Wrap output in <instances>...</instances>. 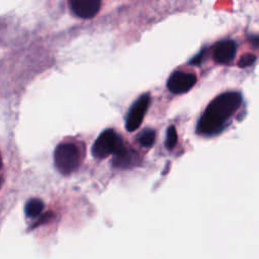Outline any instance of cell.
Masks as SVG:
<instances>
[{
  "mask_svg": "<svg viewBox=\"0 0 259 259\" xmlns=\"http://www.w3.org/2000/svg\"><path fill=\"white\" fill-rule=\"evenodd\" d=\"M255 61H256V57H255L254 55L246 54V55L242 56V58L239 60L238 65H239V67H241V68H246V67L251 66Z\"/></svg>",
  "mask_w": 259,
  "mask_h": 259,
  "instance_id": "7c38bea8",
  "label": "cell"
},
{
  "mask_svg": "<svg viewBox=\"0 0 259 259\" xmlns=\"http://www.w3.org/2000/svg\"><path fill=\"white\" fill-rule=\"evenodd\" d=\"M177 143V133H176V128L173 125H170L167 130V135H166V142L165 145L167 147V149L171 150L175 147Z\"/></svg>",
  "mask_w": 259,
  "mask_h": 259,
  "instance_id": "8fae6325",
  "label": "cell"
},
{
  "mask_svg": "<svg viewBox=\"0 0 259 259\" xmlns=\"http://www.w3.org/2000/svg\"><path fill=\"white\" fill-rule=\"evenodd\" d=\"M155 138H156V134L153 130H145L140 134L138 140L143 147L150 148L153 146L155 142Z\"/></svg>",
  "mask_w": 259,
  "mask_h": 259,
  "instance_id": "30bf717a",
  "label": "cell"
},
{
  "mask_svg": "<svg viewBox=\"0 0 259 259\" xmlns=\"http://www.w3.org/2000/svg\"><path fill=\"white\" fill-rule=\"evenodd\" d=\"M250 39H251V41H252L254 45H256V46H258V45H259V36H256V37H251Z\"/></svg>",
  "mask_w": 259,
  "mask_h": 259,
  "instance_id": "4fadbf2b",
  "label": "cell"
},
{
  "mask_svg": "<svg viewBox=\"0 0 259 259\" xmlns=\"http://www.w3.org/2000/svg\"><path fill=\"white\" fill-rule=\"evenodd\" d=\"M0 165H1V157H0Z\"/></svg>",
  "mask_w": 259,
  "mask_h": 259,
  "instance_id": "5bb4252c",
  "label": "cell"
},
{
  "mask_svg": "<svg viewBox=\"0 0 259 259\" xmlns=\"http://www.w3.org/2000/svg\"><path fill=\"white\" fill-rule=\"evenodd\" d=\"M196 83V77L192 73L176 71L167 81L168 89L174 94H182L189 91Z\"/></svg>",
  "mask_w": 259,
  "mask_h": 259,
  "instance_id": "5b68a950",
  "label": "cell"
},
{
  "mask_svg": "<svg viewBox=\"0 0 259 259\" xmlns=\"http://www.w3.org/2000/svg\"><path fill=\"white\" fill-rule=\"evenodd\" d=\"M139 162L138 154L130 149H125L124 147L120 149L117 153L114 154L112 163L115 167L118 168H128L137 165Z\"/></svg>",
  "mask_w": 259,
  "mask_h": 259,
  "instance_id": "ba28073f",
  "label": "cell"
},
{
  "mask_svg": "<svg viewBox=\"0 0 259 259\" xmlns=\"http://www.w3.org/2000/svg\"><path fill=\"white\" fill-rule=\"evenodd\" d=\"M71 10L81 18H91L100 9L101 0H69Z\"/></svg>",
  "mask_w": 259,
  "mask_h": 259,
  "instance_id": "8992f818",
  "label": "cell"
},
{
  "mask_svg": "<svg viewBox=\"0 0 259 259\" xmlns=\"http://www.w3.org/2000/svg\"><path fill=\"white\" fill-rule=\"evenodd\" d=\"M44 209V202L38 198L29 199L24 207L25 214L29 218H35L40 214Z\"/></svg>",
  "mask_w": 259,
  "mask_h": 259,
  "instance_id": "9c48e42d",
  "label": "cell"
},
{
  "mask_svg": "<svg viewBox=\"0 0 259 259\" xmlns=\"http://www.w3.org/2000/svg\"><path fill=\"white\" fill-rule=\"evenodd\" d=\"M236 55V44L231 39H224L212 48V58L219 64L230 63Z\"/></svg>",
  "mask_w": 259,
  "mask_h": 259,
  "instance_id": "52a82bcc",
  "label": "cell"
},
{
  "mask_svg": "<svg viewBox=\"0 0 259 259\" xmlns=\"http://www.w3.org/2000/svg\"><path fill=\"white\" fill-rule=\"evenodd\" d=\"M124 146L121 139L113 130H106L100 134L92 146V155L96 159H104L114 155Z\"/></svg>",
  "mask_w": 259,
  "mask_h": 259,
  "instance_id": "3957f363",
  "label": "cell"
},
{
  "mask_svg": "<svg viewBox=\"0 0 259 259\" xmlns=\"http://www.w3.org/2000/svg\"><path fill=\"white\" fill-rule=\"evenodd\" d=\"M151 102V97L148 93L141 95L132 105L125 120V127L128 132H134L143 122L145 114Z\"/></svg>",
  "mask_w": 259,
  "mask_h": 259,
  "instance_id": "277c9868",
  "label": "cell"
},
{
  "mask_svg": "<svg viewBox=\"0 0 259 259\" xmlns=\"http://www.w3.org/2000/svg\"><path fill=\"white\" fill-rule=\"evenodd\" d=\"M241 103L242 95L238 92H225L217 96L201 114L196 125V133L203 137L220 134Z\"/></svg>",
  "mask_w": 259,
  "mask_h": 259,
  "instance_id": "6da1fadb",
  "label": "cell"
},
{
  "mask_svg": "<svg viewBox=\"0 0 259 259\" xmlns=\"http://www.w3.org/2000/svg\"><path fill=\"white\" fill-rule=\"evenodd\" d=\"M54 161L59 172L64 175L71 174L79 167L81 162L79 149L72 143L60 144L55 150Z\"/></svg>",
  "mask_w": 259,
  "mask_h": 259,
  "instance_id": "7a4b0ae2",
  "label": "cell"
}]
</instances>
